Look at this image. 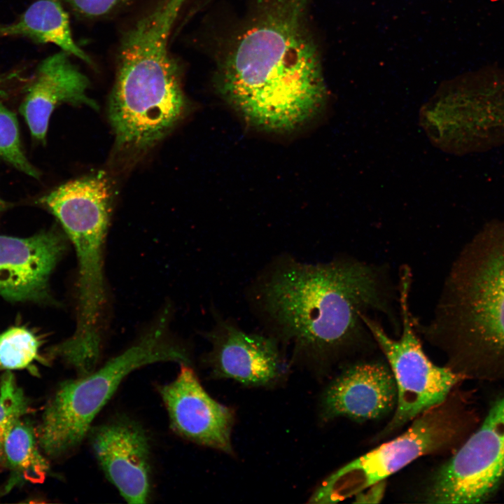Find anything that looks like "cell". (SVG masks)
Listing matches in <instances>:
<instances>
[{"instance_id":"6da1fadb","label":"cell","mask_w":504,"mask_h":504,"mask_svg":"<svg viewBox=\"0 0 504 504\" xmlns=\"http://www.w3.org/2000/svg\"><path fill=\"white\" fill-rule=\"evenodd\" d=\"M388 286L379 267L353 258L312 264L283 255L248 295L267 334L292 346L293 360L323 367L374 340L364 316L388 313Z\"/></svg>"},{"instance_id":"2e32d148","label":"cell","mask_w":504,"mask_h":504,"mask_svg":"<svg viewBox=\"0 0 504 504\" xmlns=\"http://www.w3.org/2000/svg\"><path fill=\"white\" fill-rule=\"evenodd\" d=\"M4 464L10 475L5 487L11 490L18 484L43 482L49 470V465L41 453L36 433L22 419L10 429L4 447Z\"/></svg>"},{"instance_id":"603a6c76","label":"cell","mask_w":504,"mask_h":504,"mask_svg":"<svg viewBox=\"0 0 504 504\" xmlns=\"http://www.w3.org/2000/svg\"><path fill=\"white\" fill-rule=\"evenodd\" d=\"M8 207V203L0 197V214Z\"/></svg>"},{"instance_id":"8fae6325","label":"cell","mask_w":504,"mask_h":504,"mask_svg":"<svg viewBox=\"0 0 504 504\" xmlns=\"http://www.w3.org/2000/svg\"><path fill=\"white\" fill-rule=\"evenodd\" d=\"M397 388L388 365L358 361L345 367L328 384L320 400L321 419L344 417L357 422L382 419L394 412Z\"/></svg>"},{"instance_id":"277c9868","label":"cell","mask_w":504,"mask_h":504,"mask_svg":"<svg viewBox=\"0 0 504 504\" xmlns=\"http://www.w3.org/2000/svg\"><path fill=\"white\" fill-rule=\"evenodd\" d=\"M423 332L454 356L504 360V224L482 231L460 254Z\"/></svg>"},{"instance_id":"30bf717a","label":"cell","mask_w":504,"mask_h":504,"mask_svg":"<svg viewBox=\"0 0 504 504\" xmlns=\"http://www.w3.org/2000/svg\"><path fill=\"white\" fill-rule=\"evenodd\" d=\"M160 393L175 432L200 445L234 453V412L206 391L190 365L181 364L176 379Z\"/></svg>"},{"instance_id":"4fadbf2b","label":"cell","mask_w":504,"mask_h":504,"mask_svg":"<svg viewBox=\"0 0 504 504\" xmlns=\"http://www.w3.org/2000/svg\"><path fill=\"white\" fill-rule=\"evenodd\" d=\"M95 456L110 482L129 503H145L150 494L149 444L140 426L120 419L93 433Z\"/></svg>"},{"instance_id":"7a4b0ae2","label":"cell","mask_w":504,"mask_h":504,"mask_svg":"<svg viewBox=\"0 0 504 504\" xmlns=\"http://www.w3.org/2000/svg\"><path fill=\"white\" fill-rule=\"evenodd\" d=\"M311 0H250L248 11L218 56L220 90L249 122L293 129L326 94L321 59L308 25Z\"/></svg>"},{"instance_id":"7c38bea8","label":"cell","mask_w":504,"mask_h":504,"mask_svg":"<svg viewBox=\"0 0 504 504\" xmlns=\"http://www.w3.org/2000/svg\"><path fill=\"white\" fill-rule=\"evenodd\" d=\"M56 230L24 238L0 236V297L10 301L48 298L50 275L66 249Z\"/></svg>"},{"instance_id":"9c48e42d","label":"cell","mask_w":504,"mask_h":504,"mask_svg":"<svg viewBox=\"0 0 504 504\" xmlns=\"http://www.w3.org/2000/svg\"><path fill=\"white\" fill-rule=\"evenodd\" d=\"M205 337L210 348L204 362L211 375L252 387L275 386L285 381L289 364L272 335L248 332L218 314Z\"/></svg>"},{"instance_id":"ffe728a7","label":"cell","mask_w":504,"mask_h":504,"mask_svg":"<svg viewBox=\"0 0 504 504\" xmlns=\"http://www.w3.org/2000/svg\"><path fill=\"white\" fill-rule=\"evenodd\" d=\"M78 18L100 20L111 18L130 6L135 0H62Z\"/></svg>"},{"instance_id":"8992f818","label":"cell","mask_w":504,"mask_h":504,"mask_svg":"<svg viewBox=\"0 0 504 504\" xmlns=\"http://www.w3.org/2000/svg\"><path fill=\"white\" fill-rule=\"evenodd\" d=\"M411 273L401 269L399 283L402 330L391 337L381 324L364 316V321L384 355L397 388V403L392 418L377 436L378 440L394 434L421 414L444 402L461 379L454 370L433 363L424 352L410 309Z\"/></svg>"},{"instance_id":"d6986e66","label":"cell","mask_w":504,"mask_h":504,"mask_svg":"<svg viewBox=\"0 0 504 504\" xmlns=\"http://www.w3.org/2000/svg\"><path fill=\"white\" fill-rule=\"evenodd\" d=\"M27 410L28 402L22 389L13 374L6 371L0 384V465L4 464V447L7 435Z\"/></svg>"},{"instance_id":"44dd1931","label":"cell","mask_w":504,"mask_h":504,"mask_svg":"<svg viewBox=\"0 0 504 504\" xmlns=\"http://www.w3.org/2000/svg\"><path fill=\"white\" fill-rule=\"evenodd\" d=\"M386 479L377 482L354 496L356 503H379L386 491Z\"/></svg>"},{"instance_id":"e0dca14e","label":"cell","mask_w":504,"mask_h":504,"mask_svg":"<svg viewBox=\"0 0 504 504\" xmlns=\"http://www.w3.org/2000/svg\"><path fill=\"white\" fill-rule=\"evenodd\" d=\"M43 341L26 326H13L0 334V370L34 368L41 361L40 349Z\"/></svg>"},{"instance_id":"5bb4252c","label":"cell","mask_w":504,"mask_h":504,"mask_svg":"<svg viewBox=\"0 0 504 504\" xmlns=\"http://www.w3.org/2000/svg\"><path fill=\"white\" fill-rule=\"evenodd\" d=\"M89 85L88 78L68 53L61 50L44 59L20 106L33 138L44 143L50 115L62 104L97 110V102L88 96Z\"/></svg>"},{"instance_id":"ba28073f","label":"cell","mask_w":504,"mask_h":504,"mask_svg":"<svg viewBox=\"0 0 504 504\" xmlns=\"http://www.w3.org/2000/svg\"><path fill=\"white\" fill-rule=\"evenodd\" d=\"M504 480V395L478 429L428 477L419 498L427 503H477Z\"/></svg>"},{"instance_id":"ac0fdd59","label":"cell","mask_w":504,"mask_h":504,"mask_svg":"<svg viewBox=\"0 0 504 504\" xmlns=\"http://www.w3.org/2000/svg\"><path fill=\"white\" fill-rule=\"evenodd\" d=\"M0 157L24 174L38 179L40 172L25 155L15 114L0 100Z\"/></svg>"},{"instance_id":"9a60e30c","label":"cell","mask_w":504,"mask_h":504,"mask_svg":"<svg viewBox=\"0 0 504 504\" xmlns=\"http://www.w3.org/2000/svg\"><path fill=\"white\" fill-rule=\"evenodd\" d=\"M0 36H24L52 43L94 66L91 57L74 41L68 13L59 0L35 1L15 22L0 24Z\"/></svg>"},{"instance_id":"3957f363","label":"cell","mask_w":504,"mask_h":504,"mask_svg":"<svg viewBox=\"0 0 504 504\" xmlns=\"http://www.w3.org/2000/svg\"><path fill=\"white\" fill-rule=\"evenodd\" d=\"M181 6L159 0L122 34L108 117L118 147L141 153L162 140L186 105L181 72L169 50Z\"/></svg>"},{"instance_id":"52a82bcc","label":"cell","mask_w":504,"mask_h":504,"mask_svg":"<svg viewBox=\"0 0 504 504\" xmlns=\"http://www.w3.org/2000/svg\"><path fill=\"white\" fill-rule=\"evenodd\" d=\"M447 400L414 419L398 436L332 472L315 489L308 503L343 501L386 479L418 458L448 448L458 437L461 425Z\"/></svg>"},{"instance_id":"5b68a950","label":"cell","mask_w":504,"mask_h":504,"mask_svg":"<svg viewBox=\"0 0 504 504\" xmlns=\"http://www.w3.org/2000/svg\"><path fill=\"white\" fill-rule=\"evenodd\" d=\"M162 317L137 342L99 370L63 382L43 413L36 437L48 456L59 457L76 448L99 412L132 371L160 361L190 365L186 349L167 335Z\"/></svg>"},{"instance_id":"7402d4cb","label":"cell","mask_w":504,"mask_h":504,"mask_svg":"<svg viewBox=\"0 0 504 504\" xmlns=\"http://www.w3.org/2000/svg\"><path fill=\"white\" fill-rule=\"evenodd\" d=\"M17 77V74H9L0 75V88H1L7 82Z\"/></svg>"}]
</instances>
